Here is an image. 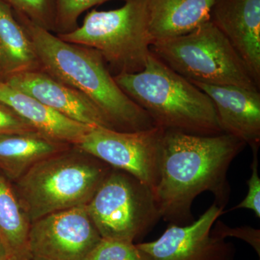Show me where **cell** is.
<instances>
[{
    "label": "cell",
    "instance_id": "cell-1",
    "mask_svg": "<svg viewBox=\"0 0 260 260\" xmlns=\"http://www.w3.org/2000/svg\"><path fill=\"white\" fill-rule=\"evenodd\" d=\"M246 145L225 133L197 135L164 129L158 182L153 190L160 218L175 225L191 223L193 201L208 191L224 209L230 194L228 171Z\"/></svg>",
    "mask_w": 260,
    "mask_h": 260
},
{
    "label": "cell",
    "instance_id": "cell-2",
    "mask_svg": "<svg viewBox=\"0 0 260 260\" xmlns=\"http://www.w3.org/2000/svg\"><path fill=\"white\" fill-rule=\"evenodd\" d=\"M14 14L32 41L43 71L88 97L113 129L135 132L155 127L148 114L119 88L99 51L64 42L24 15Z\"/></svg>",
    "mask_w": 260,
    "mask_h": 260
},
{
    "label": "cell",
    "instance_id": "cell-3",
    "mask_svg": "<svg viewBox=\"0 0 260 260\" xmlns=\"http://www.w3.org/2000/svg\"><path fill=\"white\" fill-rule=\"evenodd\" d=\"M114 78L155 126L197 135L223 133L209 96L152 51L142 71Z\"/></svg>",
    "mask_w": 260,
    "mask_h": 260
},
{
    "label": "cell",
    "instance_id": "cell-4",
    "mask_svg": "<svg viewBox=\"0 0 260 260\" xmlns=\"http://www.w3.org/2000/svg\"><path fill=\"white\" fill-rule=\"evenodd\" d=\"M112 169L72 145L38 162L12 184L31 223L51 213L85 206Z\"/></svg>",
    "mask_w": 260,
    "mask_h": 260
},
{
    "label": "cell",
    "instance_id": "cell-5",
    "mask_svg": "<svg viewBox=\"0 0 260 260\" xmlns=\"http://www.w3.org/2000/svg\"><path fill=\"white\" fill-rule=\"evenodd\" d=\"M56 36L99 51L113 76L142 71L151 53L145 0H125L109 11L91 10L81 26Z\"/></svg>",
    "mask_w": 260,
    "mask_h": 260
},
{
    "label": "cell",
    "instance_id": "cell-6",
    "mask_svg": "<svg viewBox=\"0 0 260 260\" xmlns=\"http://www.w3.org/2000/svg\"><path fill=\"white\" fill-rule=\"evenodd\" d=\"M150 50L189 81L259 90L242 58L210 20L185 35L155 43Z\"/></svg>",
    "mask_w": 260,
    "mask_h": 260
},
{
    "label": "cell",
    "instance_id": "cell-7",
    "mask_svg": "<svg viewBox=\"0 0 260 260\" xmlns=\"http://www.w3.org/2000/svg\"><path fill=\"white\" fill-rule=\"evenodd\" d=\"M85 207L104 239L133 242L160 218L152 189L113 168Z\"/></svg>",
    "mask_w": 260,
    "mask_h": 260
},
{
    "label": "cell",
    "instance_id": "cell-8",
    "mask_svg": "<svg viewBox=\"0 0 260 260\" xmlns=\"http://www.w3.org/2000/svg\"><path fill=\"white\" fill-rule=\"evenodd\" d=\"M162 133L158 126L135 132L95 126L76 146L153 191L158 179Z\"/></svg>",
    "mask_w": 260,
    "mask_h": 260
},
{
    "label": "cell",
    "instance_id": "cell-9",
    "mask_svg": "<svg viewBox=\"0 0 260 260\" xmlns=\"http://www.w3.org/2000/svg\"><path fill=\"white\" fill-rule=\"evenodd\" d=\"M102 239L86 207L61 210L30 223L28 260H88Z\"/></svg>",
    "mask_w": 260,
    "mask_h": 260
},
{
    "label": "cell",
    "instance_id": "cell-10",
    "mask_svg": "<svg viewBox=\"0 0 260 260\" xmlns=\"http://www.w3.org/2000/svg\"><path fill=\"white\" fill-rule=\"evenodd\" d=\"M223 210L214 203L195 221L186 225L171 223L157 240L137 246L152 260H234L233 244L211 235Z\"/></svg>",
    "mask_w": 260,
    "mask_h": 260
},
{
    "label": "cell",
    "instance_id": "cell-11",
    "mask_svg": "<svg viewBox=\"0 0 260 260\" xmlns=\"http://www.w3.org/2000/svg\"><path fill=\"white\" fill-rule=\"evenodd\" d=\"M5 82L72 120L93 127L113 129L100 109L88 97L42 70L17 75Z\"/></svg>",
    "mask_w": 260,
    "mask_h": 260
},
{
    "label": "cell",
    "instance_id": "cell-12",
    "mask_svg": "<svg viewBox=\"0 0 260 260\" xmlns=\"http://www.w3.org/2000/svg\"><path fill=\"white\" fill-rule=\"evenodd\" d=\"M210 20L227 38L260 85V0H215Z\"/></svg>",
    "mask_w": 260,
    "mask_h": 260
},
{
    "label": "cell",
    "instance_id": "cell-13",
    "mask_svg": "<svg viewBox=\"0 0 260 260\" xmlns=\"http://www.w3.org/2000/svg\"><path fill=\"white\" fill-rule=\"evenodd\" d=\"M190 82L211 99L223 133L242 140L251 148L259 146V90Z\"/></svg>",
    "mask_w": 260,
    "mask_h": 260
},
{
    "label": "cell",
    "instance_id": "cell-14",
    "mask_svg": "<svg viewBox=\"0 0 260 260\" xmlns=\"http://www.w3.org/2000/svg\"><path fill=\"white\" fill-rule=\"evenodd\" d=\"M0 102L11 108L39 133L66 144H80L93 127L61 115L3 80H0Z\"/></svg>",
    "mask_w": 260,
    "mask_h": 260
},
{
    "label": "cell",
    "instance_id": "cell-15",
    "mask_svg": "<svg viewBox=\"0 0 260 260\" xmlns=\"http://www.w3.org/2000/svg\"><path fill=\"white\" fill-rule=\"evenodd\" d=\"M214 2L215 0H145L152 45L189 34L210 20Z\"/></svg>",
    "mask_w": 260,
    "mask_h": 260
},
{
    "label": "cell",
    "instance_id": "cell-16",
    "mask_svg": "<svg viewBox=\"0 0 260 260\" xmlns=\"http://www.w3.org/2000/svg\"><path fill=\"white\" fill-rule=\"evenodd\" d=\"M71 146L39 132L1 135L0 173L14 183L38 162Z\"/></svg>",
    "mask_w": 260,
    "mask_h": 260
},
{
    "label": "cell",
    "instance_id": "cell-17",
    "mask_svg": "<svg viewBox=\"0 0 260 260\" xmlns=\"http://www.w3.org/2000/svg\"><path fill=\"white\" fill-rule=\"evenodd\" d=\"M42 70L34 44L13 9L0 0V80Z\"/></svg>",
    "mask_w": 260,
    "mask_h": 260
},
{
    "label": "cell",
    "instance_id": "cell-18",
    "mask_svg": "<svg viewBox=\"0 0 260 260\" xmlns=\"http://www.w3.org/2000/svg\"><path fill=\"white\" fill-rule=\"evenodd\" d=\"M30 226L13 184L0 173V238L10 259L28 260Z\"/></svg>",
    "mask_w": 260,
    "mask_h": 260
},
{
    "label": "cell",
    "instance_id": "cell-19",
    "mask_svg": "<svg viewBox=\"0 0 260 260\" xmlns=\"http://www.w3.org/2000/svg\"><path fill=\"white\" fill-rule=\"evenodd\" d=\"M15 13L50 32L55 25V0H2Z\"/></svg>",
    "mask_w": 260,
    "mask_h": 260
},
{
    "label": "cell",
    "instance_id": "cell-20",
    "mask_svg": "<svg viewBox=\"0 0 260 260\" xmlns=\"http://www.w3.org/2000/svg\"><path fill=\"white\" fill-rule=\"evenodd\" d=\"M109 1L112 0H55L54 32L64 34L73 31L78 27V19L82 13Z\"/></svg>",
    "mask_w": 260,
    "mask_h": 260
},
{
    "label": "cell",
    "instance_id": "cell-21",
    "mask_svg": "<svg viewBox=\"0 0 260 260\" xmlns=\"http://www.w3.org/2000/svg\"><path fill=\"white\" fill-rule=\"evenodd\" d=\"M88 260H152V258L133 242L102 238Z\"/></svg>",
    "mask_w": 260,
    "mask_h": 260
},
{
    "label": "cell",
    "instance_id": "cell-22",
    "mask_svg": "<svg viewBox=\"0 0 260 260\" xmlns=\"http://www.w3.org/2000/svg\"><path fill=\"white\" fill-rule=\"evenodd\" d=\"M258 148L252 147L253 160L251 165V174L248 181V193L244 200L237 205L234 209H247L252 210L257 218L260 217V178L258 173Z\"/></svg>",
    "mask_w": 260,
    "mask_h": 260
},
{
    "label": "cell",
    "instance_id": "cell-23",
    "mask_svg": "<svg viewBox=\"0 0 260 260\" xmlns=\"http://www.w3.org/2000/svg\"><path fill=\"white\" fill-rule=\"evenodd\" d=\"M211 235L219 239H225L228 237L242 239L252 246L260 256V231L249 226L230 228L220 221L214 223Z\"/></svg>",
    "mask_w": 260,
    "mask_h": 260
},
{
    "label": "cell",
    "instance_id": "cell-24",
    "mask_svg": "<svg viewBox=\"0 0 260 260\" xmlns=\"http://www.w3.org/2000/svg\"><path fill=\"white\" fill-rule=\"evenodd\" d=\"M38 132L11 108L0 102V135Z\"/></svg>",
    "mask_w": 260,
    "mask_h": 260
},
{
    "label": "cell",
    "instance_id": "cell-25",
    "mask_svg": "<svg viewBox=\"0 0 260 260\" xmlns=\"http://www.w3.org/2000/svg\"><path fill=\"white\" fill-rule=\"evenodd\" d=\"M9 258V255H8V251H7L4 243H3V240L0 238V260H8Z\"/></svg>",
    "mask_w": 260,
    "mask_h": 260
},
{
    "label": "cell",
    "instance_id": "cell-26",
    "mask_svg": "<svg viewBox=\"0 0 260 260\" xmlns=\"http://www.w3.org/2000/svg\"><path fill=\"white\" fill-rule=\"evenodd\" d=\"M8 260H14V259H10V258H9V259H8Z\"/></svg>",
    "mask_w": 260,
    "mask_h": 260
}]
</instances>
